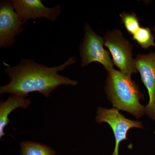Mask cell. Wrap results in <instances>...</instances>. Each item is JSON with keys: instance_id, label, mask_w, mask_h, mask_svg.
<instances>
[{"instance_id": "6da1fadb", "label": "cell", "mask_w": 155, "mask_h": 155, "mask_svg": "<svg viewBox=\"0 0 155 155\" xmlns=\"http://www.w3.org/2000/svg\"><path fill=\"white\" fill-rule=\"evenodd\" d=\"M75 62L76 58L72 57L59 66L48 67L31 59H22L17 66H8L4 69L10 81L0 87V94L9 93L26 97L30 93L38 92L48 97L61 85L75 86L78 84L77 81L58 73Z\"/></svg>"}, {"instance_id": "7a4b0ae2", "label": "cell", "mask_w": 155, "mask_h": 155, "mask_svg": "<svg viewBox=\"0 0 155 155\" xmlns=\"http://www.w3.org/2000/svg\"><path fill=\"white\" fill-rule=\"evenodd\" d=\"M107 72L106 93L114 107L127 111L136 118L144 115L146 107L140 102L143 94L130 77L114 68Z\"/></svg>"}, {"instance_id": "3957f363", "label": "cell", "mask_w": 155, "mask_h": 155, "mask_svg": "<svg viewBox=\"0 0 155 155\" xmlns=\"http://www.w3.org/2000/svg\"><path fill=\"white\" fill-rule=\"evenodd\" d=\"M104 39L105 45L113 57V62L120 71L130 77L137 72L135 59L132 57V46L123 37L120 31L115 29L106 33Z\"/></svg>"}, {"instance_id": "277c9868", "label": "cell", "mask_w": 155, "mask_h": 155, "mask_svg": "<svg viewBox=\"0 0 155 155\" xmlns=\"http://www.w3.org/2000/svg\"><path fill=\"white\" fill-rule=\"evenodd\" d=\"M104 39L97 34L87 24L84 35L80 46L81 65L83 67L94 62L102 64L107 71L114 68L110 53L104 48Z\"/></svg>"}, {"instance_id": "5b68a950", "label": "cell", "mask_w": 155, "mask_h": 155, "mask_svg": "<svg viewBox=\"0 0 155 155\" xmlns=\"http://www.w3.org/2000/svg\"><path fill=\"white\" fill-rule=\"evenodd\" d=\"M96 117L97 123L106 122L110 126L115 137V149L112 155H119L120 143L127 140V131L133 127L143 128L141 122L127 119L116 108L105 109L99 107Z\"/></svg>"}, {"instance_id": "8992f818", "label": "cell", "mask_w": 155, "mask_h": 155, "mask_svg": "<svg viewBox=\"0 0 155 155\" xmlns=\"http://www.w3.org/2000/svg\"><path fill=\"white\" fill-rule=\"evenodd\" d=\"M26 22L19 19L12 1L0 2V48L13 47L15 38L24 31Z\"/></svg>"}, {"instance_id": "52a82bcc", "label": "cell", "mask_w": 155, "mask_h": 155, "mask_svg": "<svg viewBox=\"0 0 155 155\" xmlns=\"http://www.w3.org/2000/svg\"><path fill=\"white\" fill-rule=\"evenodd\" d=\"M12 2L19 19L25 22L28 20L39 18L55 22L62 12L60 5L47 8L40 0H13Z\"/></svg>"}, {"instance_id": "ba28073f", "label": "cell", "mask_w": 155, "mask_h": 155, "mask_svg": "<svg viewBox=\"0 0 155 155\" xmlns=\"http://www.w3.org/2000/svg\"><path fill=\"white\" fill-rule=\"evenodd\" d=\"M135 66L149 95L146 114L155 121V53L137 55L135 59Z\"/></svg>"}, {"instance_id": "9c48e42d", "label": "cell", "mask_w": 155, "mask_h": 155, "mask_svg": "<svg viewBox=\"0 0 155 155\" xmlns=\"http://www.w3.org/2000/svg\"><path fill=\"white\" fill-rule=\"evenodd\" d=\"M31 104L30 99L11 95L5 101L0 103V138L5 134L4 130L9 123L8 116L12 111L19 107L26 109Z\"/></svg>"}, {"instance_id": "30bf717a", "label": "cell", "mask_w": 155, "mask_h": 155, "mask_svg": "<svg viewBox=\"0 0 155 155\" xmlns=\"http://www.w3.org/2000/svg\"><path fill=\"white\" fill-rule=\"evenodd\" d=\"M20 155H56L51 147L32 141H22L20 143Z\"/></svg>"}, {"instance_id": "8fae6325", "label": "cell", "mask_w": 155, "mask_h": 155, "mask_svg": "<svg viewBox=\"0 0 155 155\" xmlns=\"http://www.w3.org/2000/svg\"><path fill=\"white\" fill-rule=\"evenodd\" d=\"M132 38L143 48H148L155 46L154 37L148 27H140L132 35Z\"/></svg>"}, {"instance_id": "7c38bea8", "label": "cell", "mask_w": 155, "mask_h": 155, "mask_svg": "<svg viewBox=\"0 0 155 155\" xmlns=\"http://www.w3.org/2000/svg\"><path fill=\"white\" fill-rule=\"evenodd\" d=\"M120 16L122 24L130 34L133 35L140 28L139 19L134 12L130 14L124 12Z\"/></svg>"}, {"instance_id": "4fadbf2b", "label": "cell", "mask_w": 155, "mask_h": 155, "mask_svg": "<svg viewBox=\"0 0 155 155\" xmlns=\"http://www.w3.org/2000/svg\"><path fill=\"white\" fill-rule=\"evenodd\" d=\"M153 29L154 31H155V25L154 27L153 28Z\"/></svg>"}]
</instances>
